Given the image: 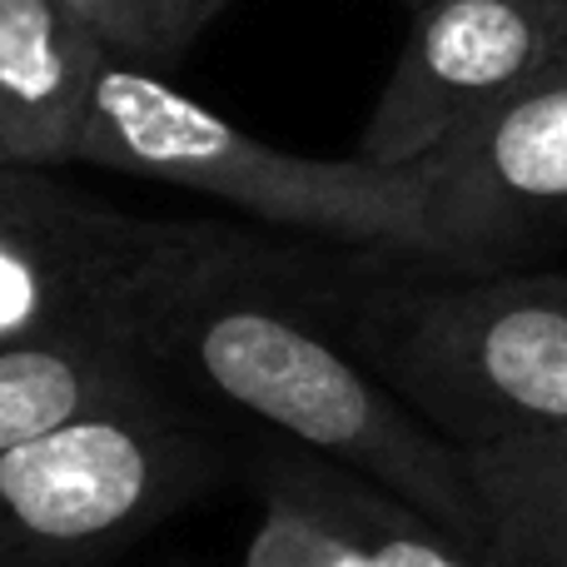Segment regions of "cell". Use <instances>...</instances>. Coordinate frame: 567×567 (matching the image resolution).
<instances>
[{
	"instance_id": "6da1fadb",
	"label": "cell",
	"mask_w": 567,
	"mask_h": 567,
	"mask_svg": "<svg viewBox=\"0 0 567 567\" xmlns=\"http://www.w3.org/2000/svg\"><path fill=\"white\" fill-rule=\"evenodd\" d=\"M339 265L343 255L293 239L159 219L125 279L120 319L165 383L269 423L284 443L383 483L488 553L463 449L433 433L343 339Z\"/></svg>"
},
{
	"instance_id": "7a4b0ae2",
	"label": "cell",
	"mask_w": 567,
	"mask_h": 567,
	"mask_svg": "<svg viewBox=\"0 0 567 567\" xmlns=\"http://www.w3.org/2000/svg\"><path fill=\"white\" fill-rule=\"evenodd\" d=\"M333 313L363 363L453 449L567 429V279L343 249Z\"/></svg>"
},
{
	"instance_id": "3957f363",
	"label": "cell",
	"mask_w": 567,
	"mask_h": 567,
	"mask_svg": "<svg viewBox=\"0 0 567 567\" xmlns=\"http://www.w3.org/2000/svg\"><path fill=\"white\" fill-rule=\"evenodd\" d=\"M80 165L219 199L299 239L389 249L433 265L419 165H373L363 155L323 159L265 145L150 65L120 55L100 70Z\"/></svg>"
},
{
	"instance_id": "277c9868",
	"label": "cell",
	"mask_w": 567,
	"mask_h": 567,
	"mask_svg": "<svg viewBox=\"0 0 567 567\" xmlns=\"http://www.w3.org/2000/svg\"><path fill=\"white\" fill-rule=\"evenodd\" d=\"M219 473L175 383L0 453V567H110Z\"/></svg>"
},
{
	"instance_id": "5b68a950",
	"label": "cell",
	"mask_w": 567,
	"mask_h": 567,
	"mask_svg": "<svg viewBox=\"0 0 567 567\" xmlns=\"http://www.w3.org/2000/svg\"><path fill=\"white\" fill-rule=\"evenodd\" d=\"M433 265L498 269L567 225V55L419 159Z\"/></svg>"
},
{
	"instance_id": "8992f818",
	"label": "cell",
	"mask_w": 567,
	"mask_h": 567,
	"mask_svg": "<svg viewBox=\"0 0 567 567\" xmlns=\"http://www.w3.org/2000/svg\"><path fill=\"white\" fill-rule=\"evenodd\" d=\"M363 125L359 155L419 165L567 55V0H423Z\"/></svg>"
},
{
	"instance_id": "52a82bcc",
	"label": "cell",
	"mask_w": 567,
	"mask_h": 567,
	"mask_svg": "<svg viewBox=\"0 0 567 567\" xmlns=\"http://www.w3.org/2000/svg\"><path fill=\"white\" fill-rule=\"evenodd\" d=\"M110 45L60 0H0V165H80Z\"/></svg>"
},
{
	"instance_id": "ba28073f",
	"label": "cell",
	"mask_w": 567,
	"mask_h": 567,
	"mask_svg": "<svg viewBox=\"0 0 567 567\" xmlns=\"http://www.w3.org/2000/svg\"><path fill=\"white\" fill-rule=\"evenodd\" d=\"M169 389L120 313L0 339V453Z\"/></svg>"
},
{
	"instance_id": "9c48e42d",
	"label": "cell",
	"mask_w": 567,
	"mask_h": 567,
	"mask_svg": "<svg viewBox=\"0 0 567 567\" xmlns=\"http://www.w3.org/2000/svg\"><path fill=\"white\" fill-rule=\"evenodd\" d=\"M498 567H567V429L468 449Z\"/></svg>"
},
{
	"instance_id": "30bf717a",
	"label": "cell",
	"mask_w": 567,
	"mask_h": 567,
	"mask_svg": "<svg viewBox=\"0 0 567 567\" xmlns=\"http://www.w3.org/2000/svg\"><path fill=\"white\" fill-rule=\"evenodd\" d=\"M70 16H80L110 55L135 60V65H155L169 60L165 45V0H60Z\"/></svg>"
},
{
	"instance_id": "8fae6325",
	"label": "cell",
	"mask_w": 567,
	"mask_h": 567,
	"mask_svg": "<svg viewBox=\"0 0 567 567\" xmlns=\"http://www.w3.org/2000/svg\"><path fill=\"white\" fill-rule=\"evenodd\" d=\"M60 185L45 175V169H10L0 165V219L10 215H25V209L45 205V199H55Z\"/></svg>"
},
{
	"instance_id": "7c38bea8",
	"label": "cell",
	"mask_w": 567,
	"mask_h": 567,
	"mask_svg": "<svg viewBox=\"0 0 567 567\" xmlns=\"http://www.w3.org/2000/svg\"><path fill=\"white\" fill-rule=\"evenodd\" d=\"M225 6L229 0H165V45H169V55H179V50H185Z\"/></svg>"
},
{
	"instance_id": "4fadbf2b",
	"label": "cell",
	"mask_w": 567,
	"mask_h": 567,
	"mask_svg": "<svg viewBox=\"0 0 567 567\" xmlns=\"http://www.w3.org/2000/svg\"><path fill=\"white\" fill-rule=\"evenodd\" d=\"M399 6H409V10H419V6H423V0H399Z\"/></svg>"
}]
</instances>
